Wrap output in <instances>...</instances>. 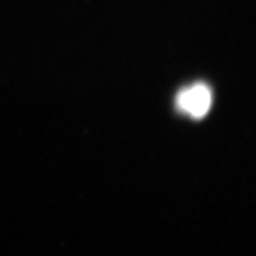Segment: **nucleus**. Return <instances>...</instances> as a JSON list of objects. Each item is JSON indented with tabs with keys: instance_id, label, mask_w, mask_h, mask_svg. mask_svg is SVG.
I'll use <instances>...</instances> for the list:
<instances>
[{
	"instance_id": "obj_1",
	"label": "nucleus",
	"mask_w": 256,
	"mask_h": 256,
	"mask_svg": "<svg viewBox=\"0 0 256 256\" xmlns=\"http://www.w3.org/2000/svg\"><path fill=\"white\" fill-rule=\"evenodd\" d=\"M176 104L180 113L192 119H202L209 113L212 104V92L204 83H194L178 92Z\"/></svg>"
}]
</instances>
